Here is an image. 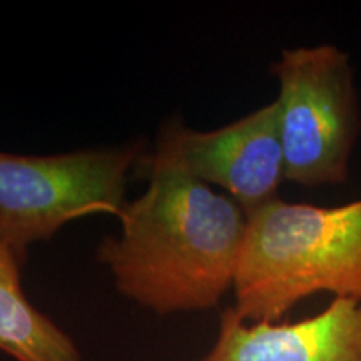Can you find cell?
<instances>
[{"mask_svg": "<svg viewBox=\"0 0 361 361\" xmlns=\"http://www.w3.org/2000/svg\"><path fill=\"white\" fill-rule=\"evenodd\" d=\"M149 186L126 204L121 236L97 259L126 298L157 314L218 306L234 286L246 211L156 151L144 162Z\"/></svg>", "mask_w": 361, "mask_h": 361, "instance_id": "obj_1", "label": "cell"}, {"mask_svg": "<svg viewBox=\"0 0 361 361\" xmlns=\"http://www.w3.org/2000/svg\"><path fill=\"white\" fill-rule=\"evenodd\" d=\"M245 322H279L306 298L361 300V200L314 206L274 200L246 214L234 276Z\"/></svg>", "mask_w": 361, "mask_h": 361, "instance_id": "obj_2", "label": "cell"}, {"mask_svg": "<svg viewBox=\"0 0 361 361\" xmlns=\"http://www.w3.org/2000/svg\"><path fill=\"white\" fill-rule=\"evenodd\" d=\"M271 72L279 84L284 178L300 186L346 183L360 133L348 54L331 44L284 49Z\"/></svg>", "mask_w": 361, "mask_h": 361, "instance_id": "obj_3", "label": "cell"}, {"mask_svg": "<svg viewBox=\"0 0 361 361\" xmlns=\"http://www.w3.org/2000/svg\"><path fill=\"white\" fill-rule=\"evenodd\" d=\"M137 144L51 156L0 151V243L25 259L27 247L87 214L121 216Z\"/></svg>", "mask_w": 361, "mask_h": 361, "instance_id": "obj_4", "label": "cell"}, {"mask_svg": "<svg viewBox=\"0 0 361 361\" xmlns=\"http://www.w3.org/2000/svg\"><path fill=\"white\" fill-rule=\"evenodd\" d=\"M156 151L173 157L207 186L224 189L246 214L278 200L286 180L274 101L207 133L188 129L176 117L161 129Z\"/></svg>", "mask_w": 361, "mask_h": 361, "instance_id": "obj_5", "label": "cell"}, {"mask_svg": "<svg viewBox=\"0 0 361 361\" xmlns=\"http://www.w3.org/2000/svg\"><path fill=\"white\" fill-rule=\"evenodd\" d=\"M196 361H361V300L333 298L295 323H251L226 308L214 346Z\"/></svg>", "mask_w": 361, "mask_h": 361, "instance_id": "obj_6", "label": "cell"}, {"mask_svg": "<svg viewBox=\"0 0 361 361\" xmlns=\"http://www.w3.org/2000/svg\"><path fill=\"white\" fill-rule=\"evenodd\" d=\"M24 261L0 243V351L16 361H82L75 341L25 296Z\"/></svg>", "mask_w": 361, "mask_h": 361, "instance_id": "obj_7", "label": "cell"}]
</instances>
